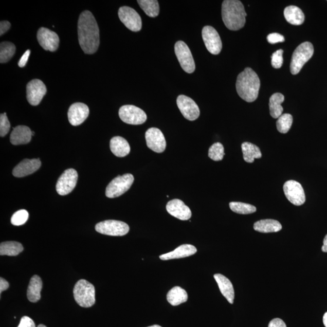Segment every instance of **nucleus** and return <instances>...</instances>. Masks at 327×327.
I'll use <instances>...</instances> for the list:
<instances>
[{
    "label": "nucleus",
    "instance_id": "obj_1",
    "mask_svg": "<svg viewBox=\"0 0 327 327\" xmlns=\"http://www.w3.org/2000/svg\"><path fill=\"white\" fill-rule=\"evenodd\" d=\"M78 40L82 50L86 54L97 52L100 46V30L93 13L82 12L78 23Z\"/></svg>",
    "mask_w": 327,
    "mask_h": 327
},
{
    "label": "nucleus",
    "instance_id": "obj_2",
    "mask_svg": "<svg viewBox=\"0 0 327 327\" xmlns=\"http://www.w3.org/2000/svg\"><path fill=\"white\" fill-rule=\"evenodd\" d=\"M261 82L255 71L250 67L245 68L238 76L236 88L239 96L248 103L257 100Z\"/></svg>",
    "mask_w": 327,
    "mask_h": 327
},
{
    "label": "nucleus",
    "instance_id": "obj_3",
    "mask_svg": "<svg viewBox=\"0 0 327 327\" xmlns=\"http://www.w3.org/2000/svg\"><path fill=\"white\" fill-rule=\"evenodd\" d=\"M247 13L243 3L238 0H225L222 5V19L225 26L231 30H238L244 26Z\"/></svg>",
    "mask_w": 327,
    "mask_h": 327
},
{
    "label": "nucleus",
    "instance_id": "obj_4",
    "mask_svg": "<svg viewBox=\"0 0 327 327\" xmlns=\"http://www.w3.org/2000/svg\"><path fill=\"white\" fill-rule=\"evenodd\" d=\"M74 296L77 304L82 307L88 308L95 303L94 286L85 279L77 282L74 289Z\"/></svg>",
    "mask_w": 327,
    "mask_h": 327
},
{
    "label": "nucleus",
    "instance_id": "obj_5",
    "mask_svg": "<svg viewBox=\"0 0 327 327\" xmlns=\"http://www.w3.org/2000/svg\"><path fill=\"white\" fill-rule=\"evenodd\" d=\"M314 53V47L311 43L306 42L303 43L295 49L293 53L290 71L293 75L299 73L303 66L309 61Z\"/></svg>",
    "mask_w": 327,
    "mask_h": 327
},
{
    "label": "nucleus",
    "instance_id": "obj_6",
    "mask_svg": "<svg viewBox=\"0 0 327 327\" xmlns=\"http://www.w3.org/2000/svg\"><path fill=\"white\" fill-rule=\"evenodd\" d=\"M134 181V177L130 173L116 177L108 184L105 195L109 198L120 196L130 189Z\"/></svg>",
    "mask_w": 327,
    "mask_h": 327
},
{
    "label": "nucleus",
    "instance_id": "obj_7",
    "mask_svg": "<svg viewBox=\"0 0 327 327\" xmlns=\"http://www.w3.org/2000/svg\"><path fill=\"white\" fill-rule=\"evenodd\" d=\"M97 232L108 236L122 237L128 234L130 228L120 221L107 220L99 223L95 226Z\"/></svg>",
    "mask_w": 327,
    "mask_h": 327
},
{
    "label": "nucleus",
    "instance_id": "obj_8",
    "mask_svg": "<svg viewBox=\"0 0 327 327\" xmlns=\"http://www.w3.org/2000/svg\"><path fill=\"white\" fill-rule=\"evenodd\" d=\"M121 120L131 125H140L147 120V115L140 108L133 105H125L119 110Z\"/></svg>",
    "mask_w": 327,
    "mask_h": 327
},
{
    "label": "nucleus",
    "instance_id": "obj_9",
    "mask_svg": "<svg viewBox=\"0 0 327 327\" xmlns=\"http://www.w3.org/2000/svg\"><path fill=\"white\" fill-rule=\"evenodd\" d=\"M175 52L182 69L188 74L194 72L195 70V61L188 46L182 41H179L175 44Z\"/></svg>",
    "mask_w": 327,
    "mask_h": 327
},
{
    "label": "nucleus",
    "instance_id": "obj_10",
    "mask_svg": "<svg viewBox=\"0 0 327 327\" xmlns=\"http://www.w3.org/2000/svg\"><path fill=\"white\" fill-rule=\"evenodd\" d=\"M118 16L121 22L133 32H139L142 28V20L138 12L128 6L119 9Z\"/></svg>",
    "mask_w": 327,
    "mask_h": 327
},
{
    "label": "nucleus",
    "instance_id": "obj_11",
    "mask_svg": "<svg viewBox=\"0 0 327 327\" xmlns=\"http://www.w3.org/2000/svg\"><path fill=\"white\" fill-rule=\"evenodd\" d=\"M283 189L286 197L292 204L300 206L305 203L304 190L299 183L294 180H288L285 183Z\"/></svg>",
    "mask_w": 327,
    "mask_h": 327
},
{
    "label": "nucleus",
    "instance_id": "obj_12",
    "mask_svg": "<svg viewBox=\"0 0 327 327\" xmlns=\"http://www.w3.org/2000/svg\"><path fill=\"white\" fill-rule=\"evenodd\" d=\"M78 173L76 170L69 169L64 171L58 180L56 190L61 196L69 194L75 189L78 180Z\"/></svg>",
    "mask_w": 327,
    "mask_h": 327
},
{
    "label": "nucleus",
    "instance_id": "obj_13",
    "mask_svg": "<svg viewBox=\"0 0 327 327\" xmlns=\"http://www.w3.org/2000/svg\"><path fill=\"white\" fill-rule=\"evenodd\" d=\"M203 39L208 51L213 55H218L223 48L222 42L216 29L206 26L202 30Z\"/></svg>",
    "mask_w": 327,
    "mask_h": 327
},
{
    "label": "nucleus",
    "instance_id": "obj_14",
    "mask_svg": "<svg viewBox=\"0 0 327 327\" xmlns=\"http://www.w3.org/2000/svg\"><path fill=\"white\" fill-rule=\"evenodd\" d=\"M46 93V87L42 80H33L27 84L26 97L30 105H38Z\"/></svg>",
    "mask_w": 327,
    "mask_h": 327
},
{
    "label": "nucleus",
    "instance_id": "obj_15",
    "mask_svg": "<svg viewBox=\"0 0 327 327\" xmlns=\"http://www.w3.org/2000/svg\"><path fill=\"white\" fill-rule=\"evenodd\" d=\"M176 103L179 111L187 120L195 121L199 117V107L192 98L180 95L177 98Z\"/></svg>",
    "mask_w": 327,
    "mask_h": 327
},
{
    "label": "nucleus",
    "instance_id": "obj_16",
    "mask_svg": "<svg viewBox=\"0 0 327 327\" xmlns=\"http://www.w3.org/2000/svg\"><path fill=\"white\" fill-rule=\"evenodd\" d=\"M37 39L44 50L55 52L59 48L60 39L57 34L45 27H41L37 33Z\"/></svg>",
    "mask_w": 327,
    "mask_h": 327
},
{
    "label": "nucleus",
    "instance_id": "obj_17",
    "mask_svg": "<svg viewBox=\"0 0 327 327\" xmlns=\"http://www.w3.org/2000/svg\"><path fill=\"white\" fill-rule=\"evenodd\" d=\"M148 147L156 153H162L165 151L166 141L162 132L157 128L148 129L145 135Z\"/></svg>",
    "mask_w": 327,
    "mask_h": 327
},
{
    "label": "nucleus",
    "instance_id": "obj_18",
    "mask_svg": "<svg viewBox=\"0 0 327 327\" xmlns=\"http://www.w3.org/2000/svg\"><path fill=\"white\" fill-rule=\"evenodd\" d=\"M89 115V108L84 103H76L71 105L68 111V119L70 124L77 126L86 121Z\"/></svg>",
    "mask_w": 327,
    "mask_h": 327
},
{
    "label": "nucleus",
    "instance_id": "obj_19",
    "mask_svg": "<svg viewBox=\"0 0 327 327\" xmlns=\"http://www.w3.org/2000/svg\"><path fill=\"white\" fill-rule=\"evenodd\" d=\"M167 211L170 214L182 221L189 220L192 216V212L181 200L175 199L167 204Z\"/></svg>",
    "mask_w": 327,
    "mask_h": 327
},
{
    "label": "nucleus",
    "instance_id": "obj_20",
    "mask_svg": "<svg viewBox=\"0 0 327 327\" xmlns=\"http://www.w3.org/2000/svg\"><path fill=\"white\" fill-rule=\"evenodd\" d=\"M41 166H42V162L40 159H26L13 169V175L17 178H22V177L31 175L38 170Z\"/></svg>",
    "mask_w": 327,
    "mask_h": 327
},
{
    "label": "nucleus",
    "instance_id": "obj_21",
    "mask_svg": "<svg viewBox=\"0 0 327 327\" xmlns=\"http://www.w3.org/2000/svg\"><path fill=\"white\" fill-rule=\"evenodd\" d=\"M32 133L30 128L26 125H18L13 128L11 135V142L13 145L26 144L32 139Z\"/></svg>",
    "mask_w": 327,
    "mask_h": 327
},
{
    "label": "nucleus",
    "instance_id": "obj_22",
    "mask_svg": "<svg viewBox=\"0 0 327 327\" xmlns=\"http://www.w3.org/2000/svg\"><path fill=\"white\" fill-rule=\"evenodd\" d=\"M197 252L196 248L190 244H183L176 248L169 253L164 254L159 257L161 260L167 261L175 260V259H180L192 256Z\"/></svg>",
    "mask_w": 327,
    "mask_h": 327
},
{
    "label": "nucleus",
    "instance_id": "obj_23",
    "mask_svg": "<svg viewBox=\"0 0 327 327\" xmlns=\"http://www.w3.org/2000/svg\"><path fill=\"white\" fill-rule=\"evenodd\" d=\"M214 278L217 282L221 294L226 298L230 304H233L234 299V291L231 281L221 274L214 275Z\"/></svg>",
    "mask_w": 327,
    "mask_h": 327
},
{
    "label": "nucleus",
    "instance_id": "obj_24",
    "mask_svg": "<svg viewBox=\"0 0 327 327\" xmlns=\"http://www.w3.org/2000/svg\"><path fill=\"white\" fill-rule=\"evenodd\" d=\"M110 148L112 153L118 157H124L131 152L129 142L121 136H115L111 139Z\"/></svg>",
    "mask_w": 327,
    "mask_h": 327
},
{
    "label": "nucleus",
    "instance_id": "obj_25",
    "mask_svg": "<svg viewBox=\"0 0 327 327\" xmlns=\"http://www.w3.org/2000/svg\"><path fill=\"white\" fill-rule=\"evenodd\" d=\"M43 288L42 279L38 275H34L30 279L27 288V296L29 301L37 302L41 299V292Z\"/></svg>",
    "mask_w": 327,
    "mask_h": 327
},
{
    "label": "nucleus",
    "instance_id": "obj_26",
    "mask_svg": "<svg viewBox=\"0 0 327 327\" xmlns=\"http://www.w3.org/2000/svg\"><path fill=\"white\" fill-rule=\"evenodd\" d=\"M254 230L261 233L278 232L282 229V225L279 221L274 220H262L254 224Z\"/></svg>",
    "mask_w": 327,
    "mask_h": 327
},
{
    "label": "nucleus",
    "instance_id": "obj_27",
    "mask_svg": "<svg viewBox=\"0 0 327 327\" xmlns=\"http://www.w3.org/2000/svg\"><path fill=\"white\" fill-rule=\"evenodd\" d=\"M285 19L291 25L299 26L304 22L305 15L302 10L295 6H287L284 9Z\"/></svg>",
    "mask_w": 327,
    "mask_h": 327
},
{
    "label": "nucleus",
    "instance_id": "obj_28",
    "mask_svg": "<svg viewBox=\"0 0 327 327\" xmlns=\"http://www.w3.org/2000/svg\"><path fill=\"white\" fill-rule=\"evenodd\" d=\"M284 100V96L282 94L276 93L271 95L269 101V108L270 115L272 118H279L282 115L284 108L281 104Z\"/></svg>",
    "mask_w": 327,
    "mask_h": 327
},
{
    "label": "nucleus",
    "instance_id": "obj_29",
    "mask_svg": "<svg viewBox=\"0 0 327 327\" xmlns=\"http://www.w3.org/2000/svg\"><path fill=\"white\" fill-rule=\"evenodd\" d=\"M244 161L248 163H253L255 159L262 157L260 149L257 146L248 142H243L241 145Z\"/></svg>",
    "mask_w": 327,
    "mask_h": 327
},
{
    "label": "nucleus",
    "instance_id": "obj_30",
    "mask_svg": "<svg viewBox=\"0 0 327 327\" xmlns=\"http://www.w3.org/2000/svg\"><path fill=\"white\" fill-rule=\"evenodd\" d=\"M168 301L173 306H177L187 301L188 295L183 288L175 287L170 289L167 295Z\"/></svg>",
    "mask_w": 327,
    "mask_h": 327
},
{
    "label": "nucleus",
    "instance_id": "obj_31",
    "mask_svg": "<svg viewBox=\"0 0 327 327\" xmlns=\"http://www.w3.org/2000/svg\"><path fill=\"white\" fill-rule=\"evenodd\" d=\"M21 243L16 241L4 242L0 245V255L1 256L15 257L23 251Z\"/></svg>",
    "mask_w": 327,
    "mask_h": 327
},
{
    "label": "nucleus",
    "instance_id": "obj_32",
    "mask_svg": "<svg viewBox=\"0 0 327 327\" xmlns=\"http://www.w3.org/2000/svg\"><path fill=\"white\" fill-rule=\"evenodd\" d=\"M137 2L146 15L152 18L158 16L159 6L156 0H138Z\"/></svg>",
    "mask_w": 327,
    "mask_h": 327
},
{
    "label": "nucleus",
    "instance_id": "obj_33",
    "mask_svg": "<svg viewBox=\"0 0 327 327\" xmlns=\"http://www.w3.org/2000/svg\"><path fill=\"white\" fill-rule=\"evenodd\" d=\"M16 47L11 42H2L0 44V63H6L12 59L15 53Z\"/></svg>",
    "mask_w": 327,
    "mask_h": 327
},
{
    "label": "nucleus",
    "instance_id": "obj_34",
    "mask_svg": "<svg viewBox=\"0 0 327 327\" xmlns=\"http://www.w3.org/2000/svg\"><path fill=\"white\" fill-rule=\"evenodd\" d=\"M230 209L233 212L241 214H248L257 212V208L251 204L240 202H231Z\"/></svg>",
    "mask_w": 327,
    "mask_h": 327
},
{
    "label": "nucleus",
    "instance_id": "obj_35",
    "mask_svg": "<svg viewBox=\"0 0 327 327\" xmlns=\"http://www.w3.org/2000/svg\"><path fill=\"white\" fill-rule=\"evenodd\" d=\"M293 121H294V118H293L292 115L289 114H282L278 118L277 122L278 131L281 134H287L292 127Z\"/></svg>",
    "mask_w": 327,
    "mask_h": 327
},
{
    "label": "nucleus",
    "instance_id": "obj_36",
    "mask_svg": "<svg viewBox=\"0 0 327 327\" xmlns=\"http://www.w3.org/2000/svg\"><path fill=\"white\" fill-rule=\"evenodd\" d=\"M224 155V146L220 142L214 143L209 150V158L213 161H221L223 160Z\"/></svg>",
    "mask_w": 327,
    "mask_h": 327
},
{
    "label": "nucleus",
    "instance_id": "obj_37",
    "mask_svg": "<svg viewBox=\"0 0 327 327\" xmlns=\"http://www.w3.org/2000/svg\"><path fill=\"white\" fill-rule=\"evenodd\" d=\"M29 218V213L26 210L17 211L11 217V223L13 226H20L25 224Z\"/></svg>",
    "mask_w": 327,
    "mask_h": 327
},
{
    "label": "nucleus",
    "instance_id": "obj_38",
    "mask_svg": "<svg viewBox=\"0 0 327 327\" xmlns=\"http://www.w3.org/2000/svg\"><path fill=\"white\" fill-rule=\"evenodd\" d=\"M283 50L276 51L271 56V65L275 69H279L283 64Z\"/></svg>",
    "mask_w": 327,
    "mask_h": 327
},
{
    "label": "nucleus",
    "instance_id": "obj_39",
    "mask_svg": "<svg viewBox=\"0 0 327 327\" xmlns=\"http://www.w3.org/2000/svg\"><path fill=\"white\" fill-rule=\"evenodd\" d=\"M11 129V124L7 117L6 114L0 115V136L2 137L6 136Z\"/></svg>",
    "mask_w": 327,
    "mask_h": 327
},
{
    "label": "nucleus",
    "instance_id": "obj_40",
    "mask_svg": "<svg viewBox=\"0 0 327 327\" xmlns=\"http://www.w3.org/2000/svg\"><path fill=\"white\" fill-rule=\"evenodd\" d=\"M268 42L270 44H276L278 43H282L285 41L283 35L278 33H272L269 34L267 37Z\"/></svg>",
    "mask_w": 327,
    "mask_h": 327
},
{
    "label": "nucleus",
    "instance_id": "obj_41",
    "mask_svg": "<svg viewBox=\"0 0 327 327\" xmlns=\"http://www.w3.org/2000/svg\"><path fill=\"white\" fill-rule=\"evenodd\" d=\"M18 327H36L35 323L28 316H24L20 321Z\"/></svg>",
    "mask_w": 327,
    "mask_h": 327
},
{
    "label": "nucleus",
    "instance_id": "obj_42",
    "mask_svg": "<svg viewBox=\"0 0 327 327\" xmlns=\"http://www.w3.org/2000/svg\"><path fill=\"white\" fill-rule=\"evenodd\" d=\"M268 327H287L285 323L279 318H275L269 323Z\"/></svg>",
    "mask_w": 327,
    "mask_h": 327
},
{
    "label": "nucleus",
    "instance_id": "obj_43",
    "mask_svg": "<svg viewBox=\"0 0 327 327\" xmlns=\"http://www.w3.org/2000/svg\"><path fill=\"white\" fill-rule=\"evenodd\" d=\"M30 53V50H27L26 51L25 53L23 55L21 59H20L19 62V66L20 67H23L26 66V64L27 63V61H28Z\"/></svg>",
    "mask_w": 327,
    "mask_h": 327
},
{
    "label": "nucleus",
    "instance_id": "obj_44",
    "mask_svg": "<svg viewBox=\"0 0 327 327\" xmlns=\"http://www.w3.org/2000/svg\"><path fill=\"white\" fill-rule=\"evenodd\" d=\"M11 23L8 21H2L0 23V35H3L10 28H11Z\"/></svg>",
    "mask_w": 327,
    "mask_h": 327
},
{
    "label": "nucleus",
    "instance_id": "obj_45",
    "mask_svg": "<svg viewBox=\"0 0 327 327\" xmlns=\"http://www.w3.org/2000/svg\"><path fill=\"white\" fill-rule=\"evenodd\" d=\"M9 287V285L8 282H7L4 278H0V293L4 292L6 289H8Z\"/></svg>",
    "mask_w": 327,
    "mask_h": 327
},
{
    "label": "nucleus",
    "instance_id": "obj_46",
    "mask_svg": "<svg viewBox=\"0 0 327 327\" xmlns=\"http://www.w3.org/2000/svg\"><path fill=\"white\" fill-rule=\"evenodd\" d=\"M323 246L322 247V250L323 252H327V234L324 238V240L323 241Z\"/></svg>",
    "mask_w": 327,
    "mask_h": 327
},
{
    "label": "nucleus",
    "instance_id": "obj_47",
    "mask_svg": "<svg viewBox=\"0 0 327 327\" xmlns=\"http://www.w3.org/2000/svg\"><path fill=\"white\" fill-rule=\"evenodd\" d=\"M323 322L325 327H327V312H326L323 317Z\"/></svg>",
    "mask_w": 327,
    "mask_h": 327
},
{
    "label": "nucleus",
    "instance_id": "obj_48",
    "mask_svg": "<svg viewBox=\"0 0 327 327\" xmlns=\"http://www.w3.org/2000/svg\"><path fill=\"white\" fill-rule=\"evenodd\" d=\"M148 327H162V326H159L158 325H153L150 326H148Z\"/></svg>",
    "mask_w": 327,
    "mask_h": 327
},
{
    "label": "nucleus",
    "instance_id": "obj_49",
    "mask_svg": "<svg viewBox=\"0 0 327 327\" xmlns=\"http://www.w3.org/2000/svg\"><path fill=\"white\" fill-rule=\"evenodd\" d=\"M38 327H46V326L43 324H40L38 326Z\"/></svg>",
    "mask_w": 327,
    "mask_h": 327
},
{
    "label": "nucleus",
    "instance_id": "obj_50",
    "mask_svg": "<svg viewBox=\"0 0 327 327\" xmlns=\"http://www.w3.org/2000/svg\"><path fill=\"white\" fill-rule=\"evenodd\" d=\"M32 136H33L34 135H35V132H32Z\"/></svg>",
    "mask_w": 327,
    "mask_h": 327
}]
</instances>
